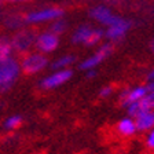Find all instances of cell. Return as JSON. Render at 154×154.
<instances>
[{"label":"cell","mask_w":154,"mask_h":154,"mask_svg":"<svg viewBox=\"0 0 154 154\" xmlns=\"http://www.w3.org/2000/svg\"><path fill=\"white\" fill-rule=\"evenodd\" d=\"M11 51H13L11 42H8L7 38H0V62L8 59Z\"/></svg>","instance_id":"14"},{"label":"cell","mask_w":154,"mask_h":154,"mask_svg":"<svg viewBox=\"0 0 154 154\" xmlns=\"http://www.w3.org/2000/svg\"><path fill=\"white\" fill-rule=\"evenodd\" d=\"M90 15L94 19H96L98 22L103 23V25H106V26H110L112 23L117 22L120 19V17L114 15L107 7H103V6H96V7H94V8H91Z\"/></svg>","instance_id":"11"},{"label":"cell","mask_w":154,"mask_h":154,"mask_svg":"<svg viewBox=\"0 0 154 154\" xmlns=\"http://www.w3.org/2000/svg\"><path fill=\"white\" fill-rule=\"evenodd\" d=\"M144 144L149 150H154V128L147 132L146 139H144Z\"/></svg>","instance_id":"19"},{"label":"cell","mask_w":154,"mask_h":154,"mask_svg":"<svg viewBox=\"0 0 154 154\" xmlns=\"http://www.w3.org/2000/svg\"><path fill=\"white\" fill-rule=\"evenodd\" d=\"M112 94H113V87L112 85H106V87H103V88H100V91H99V96L103 98V99L109 98Z\"/></svg>","instance_id":"20"},{"label":"cell","mask_w":154,"mask_h":154,"mask_svg":"<svg viewBox=\"0 0 154 154\" xmlns=\"http://www.w3.org/2000/svg\"><path fill=\"white\" fill-rule=\"evenodd\" d=\"M10 2H11V0H0V7L3 6L4 3H10Z\"/></svg>","instance_id":"23"},{"label":"cell","mask_w":154,"mask_h":154,"mask_svg":"<svg viewBox=\"0 0 154 154\" xmlns=\"http://www.w3.org/2000/svg\"><path fill=\"white\" fill-rule=\"evenodd\" d=\"M74 62V57L73 55H65V57H61L59 59H57V61L52 63V69H62V67H66L69 66V65H72Z\"/></svg>","instance_id":"17"},{"label":"cell","mask_w":154,"mask_h":154,"mask_svg":"<svg viewBox=\"0 0 154 154\" xmlns=\"http://www.w3.org/2000/svg\"><path fill=\"white\" fill-rule=\"evenodd\" d=\"M103 37V32L100 29H94L88 25H83L76 29V32L72 36V42L76 44H85L94 45L100 42Z\"/></svg>","instance_id":"2"},{"label":"cell","mask_w":154,"mask_h":154,"mask_svg":"<svg viewBox=\"0 0 154 154\" xmlns=\"http://www.w3.org/2000/svg\"><path fill=\"white\" fill-rule=\"evenodd\" d=\"M47 58L42 52H29V54H25L19 66L25 74H36L42 72L47 66Z\"/></svg>","instance_id":"3"},{"label":"cell","mask_w":154,"mask_h":154,"mask_svg":"<svg viewBox=\"0 0 154 154\" xmlns=\"http://www.w3.org/2000/svg\"><path fill=\"white\" fill-rule=\"evenodd\" d=\"M36 38H37V35H36V30H33V29L19 30L11 40L13 50L21 52V54H28L32 45L36 44Z\"/></svg>","instance_id":"4"},{"label":"cell","mask_w":154,"mask_h":154,"mask_svg":"<svg viewBox=\"0 0 154 154\" xmlns=\"http://www.w3.org/2000/svg\"><path fill=\"white\" fill-rule=\"evenodd\" d=\"M21 66L15 59H6L0 62V90L6 91L15 83V80L19 76Z\"/></svg>","instance_id":"1"},{"label":"cell","mask_w":154,"mask_h":154,"mask_svg":"<svg viewBox=\"0 0 154 154\" xmlns=\"http://www.w3.org/2000/svg\"><path fill=\"white\" fill-rule=\"evenodd\" d=\"M132 26L131 21L128 19H122L120 18L117 22L112 23L110 26H107V30H106V37L112 40V42H117V40H121L125 36V33L129 30V28Z\"/></svg>","instance_id":"9"},{"label":"cell","mask_w":154,"mask_h":154,"mask_svg":"<svg viewBox=\"0 0 154 154\" xmlns=\"http://www.w3.org/2000/svg\"><path fill=\"white\" fill-rule=\"evenodd\" d=\"M11 2H30V0H11Z\"/></svg>","instance_id":"24"},{"label":"cell","mask_w":154,"mask_h":154,"mask_svg":"<svg viewBox=\"0 0 154 154\" xmlns=\"http://www.w3.org/2000/svg\"><path fill=\"white\" fill-rule=\"evenodd\" d=\"M63 15V10L61 7H48L38 11H33L26 15H23L26 23H38L45 22V21H52V19H59Z\"/></svg>","instance_id":"5"},{"label":"cell","mask_w":154,"mask_h":154,"mask_svg":"<svg viewBox=\"0 0 154 154\" xmlns=\"http://www.w3.org/2000/svg\"><path fill=\"white\" fill-rule=\"evenodd\" d=\"M116 132L122 136V138H131L134 136L138 129H136V124H135V120L132 117H125V119H121L117 125H116Z\"/></svg>","instance_id":"12"},{"label":"cell","mask_w":154,"mask_h":154,"mask_svg":"<svg viewBox=\"0 0 154 154\" xmlns=\"http://www.w3.org/2000/svg\"><path fill=\"white\" fill-rule=\"evenodd\" d=\"M22 124V117L21 116H11L4 121V128L8 129V131H14Z\"/></svg>","instance_id":"16"},{"label":"cell","mask_w":154,"mask_h":154,"mask_svg":"<svg viewBox=\"0 0 154 154\" xmlns=\"http://www.w3.org/2000/svg\"><path fill=\"white\" fill-rule=\"evenodd\" d=\"M73 76V72L70 69H63V70H58L55 73H52L51 76L45 77L44 80H42L40 87L43 90H54L57 87L62 85L63 83H66L67 80H70V77Z\"/></svg>","instance_id":"6"},{"label":"cell","mask_w":154,"mask_h":154,"mask_svg":"<svg viewBox=\"0 0 154 154\" xmlns=\"http://www.w3.org/2000/svg\"><path fill=\"white\" fill-rule=\"evenodd\" d=\"M146 88H147V94L144 95L143 100L149 109L154 110V81H150L149 84H146Z\"/></svg>","instance_id":"15"},{"label":"cell","mask_w":154,"mask_h":154,"mask_svg":"<svg viewBox=\"0 0 154 154\" xmlns=\"http://www.w3.org/2000/svg\"><path fill=\"white\" fill-rule=\"evenodd\" d=\"M59 44V38L58 35L52 32H44L40 36H37L36 38V47L38 48V51L42 52H51L54 51L55 48Z\"/></svg>","instance_id":"10"},{"label":"cell","mask_w":154,"mask_h":154,"mask_svg":"<svg viewBox=\"0 0 154 154\" xmlns=\"http://www.w3.org/2000/svg\"><path fill=\"white\" fill-rule=\"evenodd\" d=\"M95 74H96V72L94 69H90V70H87V79H94Z\"/></svg>","instance_id":"21"},{"label":"cell","mask_w":154,"mask_h":154,"mask_svg":"<svg viewBox=\"0 0 154 154\" xmlns=\"http://www.w3.org/2000/svg\"><path fill=\"white\" fill-rule=\"evenodd\" d=\"M135 120L136 129L138 132H149L154 128V110H147V112L139 114Z\"/></svg>","instance_id":"13"},{"label":"cell","mask_w":154,"mask_h":154,"mask_svg":"<svg viewBox=\"0 0 154 154\" xmlns=\"http://www.w3.org/2000/svg\"><path fill=\"white\" fill-rule=\"evenodd\" d=\"M113 50H114V48H113L112 44H103L102 47H100L99 50L95 52V54L91 55L90 58H87L85 61L81 63V69H84V70H90V69L96 67L100 63V62L105 61L109 55H112Z\"/></svg>","instance_id":"7"},{"label":"cell","mask_w":154,"mask_h":154,"mask_svg":"<svg viewBox=\"0 0 154 154\" xmlns=\"http://www.w3.org/2000/svg\"><path fill=\"white\" fill-rule=\"evenodd\" d=\"M65 29H66V22L62 21V19H55V22L52 23L50 32L55 33V35H61V33L65 32Z\"/></svg>","instance_id":"18"},{"label":"cell","mask_w":154,"mask_h":154,"mask_svg":"<svg viewBox=\"0 0 154 154\" xmlns=\"http://www.w3.org/2000/svg\"><path fill=\"white\" fill-rule=\"evenodd\" d=\"M146 94H147L146 85H138V87H134V88H127V90H124L120 94V103L124 107H128L134 102H138L142 98H144Z\"/></svg>","instance_id":"8"},{"label":"cell","mask_w":154,"mask_h":154,"mask_svg":"<svg viewBox=\"0 0 154 154\" xmlns=\"http://www.w3.org/2000/svg\"><path fill=\"white\" fill-rule=\"evenodd\" d=\"M147 80H149V81H154V69L150 72V73H149V76H147Z\"/></svg>","instance_id":"22"},{"label":"cell","mask_w":154,"mask_h":154,"mask_svg":"<svg viewBox=\"0 0 154 154\" xmlns=\"http://www.w3.org/2000/svg\"><path fill=\"white\" fill-rule=\"evenodd\" d=\"M151 50H153V52H154V38H153V42H151Z\"/></svg>","instance_id":"25"}]
</instances>
